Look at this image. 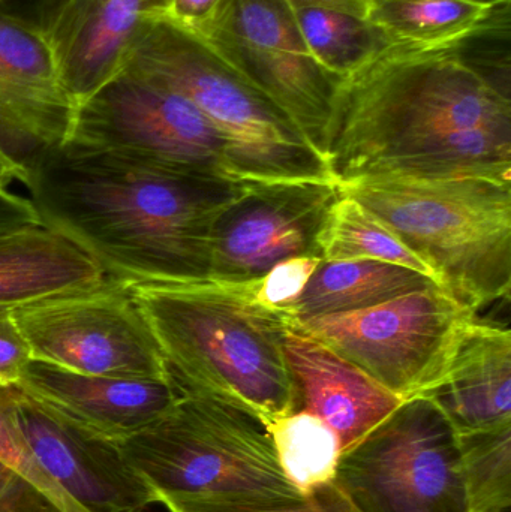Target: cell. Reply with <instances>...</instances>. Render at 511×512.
I'll return each instance as SVG.
<instances>
[{
  "label": "cell",
  "instance_id": "obj_1",
  "mask_svg": "<svg viewBox=\"0 0 511 512\" xmlns=\"http://www.w3.org/2000/svg\"><path fill=\"white\" fill-rule=\"evenodd\" d=\"M465 47L386 45L341 78L327 132L336 185L369 179L511 182V101Z\"/></svg>",
  "mask_w": 511,
  "mask_h": 512
},
{
  "label": "cell",
  "instance_id": "obj_2",
  "mask_svg": "<svg viewBox=\"0 0 511 512\" xmlns=\"http://www.w3.org/2000/svg\"><path fill=\"white\" fill-rule=\"evenodd\" d=\"M23 183L44 227L129 286L210 282L216 222L249 186L66 146Z\"/></svg>",
  "mask_w": 511,
  "mask_h": 512
},
{
  "label": "cell",
  "instance_id": "obj_3",
  "mask_svg": "<svg viewBox=\"0 0 511 512\" xmlns=\"http://www.w3.org/2000/svg\"><path fill=\"white\" fill-rule=\"evenodd\" d=\"M180 396L228 403L270 424L296 411L284 355V315L249 285L215 282L131 286Z\"/></svg>",
  "mask_w": 511,
  "mask_h": 512
},
{
  "label": "cell",
  "instance_id": "obj_4",
  "mask_svg": "<svg viewBox=\"0 0 511 512\" xmlns=\"http://www.w3.org/2000/svg\"><path fill=\"white\" fill-rule=\"evenodd\" d=\"M119 444L168 512L264 507L303 496L282 474L266 424L210 397L180 396L164 417Z\"/></svg>",
  "mask_w": 511,
  "mask_h": 512
},
{
  "label": "cell",
  "instance_id": "obj_5",
  "mask_svg": "<svg viewBox=\"0 0 511 512\" xmlns=\"http://www.w3.org/2000/svg\"><path fill=\"white\" fill-rule=\"evenodd\" d=\"M389 227L435 282L477 310L509 300L511 182L489 177L369 179L338 185Z\"/></svg>",
  "mask_w": 511,
  "mask_h": 512
},
{
  "label": "cell",
  "instance_id": "obj_6",
  "mask_svg": "<svg viewBox=\"0 0 511 512\" xmlns=\"http://www.w3.org/2000/svg\"><path fill=\"white\" fill-rule=\"evenodd\" d=\"M125 68L198 108L227 141L240 182L333 180L290 119L194 33L165 18H150Z\"/></svg>",
  "mask_w": 511,
  "mask_h": 512
},
{
  "label": "cell",
  "instance_id": "obj_7",
  "mask_svg": "<svg viewBox=\"0 0 511 512\" xmlns=\"http://www.w3.org/2000/svg\"><path fill=\"white\" fill-rule=\"evenodd\" d=\"M476 318L438 283L368 309L284 316L287 325L320 340L402 400L423 396L443 379Z\"/></svg>",
  "mask_w": 511,
  "mask_h": 512
},
{
  "label": "cell",
  "instance_id": "obj_8",
  "mask_svg": "<svg viewBox=\"0 0 511 512\" xmlns=\"http://www.w3.org/2000/svg\"><path fill=\"white\" fill-rule=\"evenodd\" d=\"M335 483L360 512H471L458 432L426 396L344 451Z\"/></svg>",
  "mask_w": 511,
  "mask_h": 512
},
{
  "label": "cell",
  "instance_id": "obj_9",
  "mask_svg": "<svg viewBox=\"0 0 511 512\" xmlns=\"http://www.w3.org/2000/svg\"><path fill=\"white\" fill-rule=\"evenodd\" d=\"M63 146L237 180L227 141L210 120L179 93L126 68L75 108Z\"/></svg>",
  "mask_w": 511,
  "mask_h": 512
},
{
  "label": "cell",
  "instance_id": "obj_10",
  "mask_svg": "<svg viewBox=\"0 0 511 512\" xmlns=\"http://www.w3.org/2000/svg\"><path fill=\"white\" fill-rule=\"evenodd\" d=\"M197 36L281 110L324 159L339 81L312 59L282 0H222Z\"/></svg>",
  "mask_w": 511,
  "mask_h": 512
},
{
  "label": "cell",
  "instance_id": "obj_11",
  "mask_svg": "<svg viewBox=\"0 0 511 512\" xmlns=\"http://www.w3.org/2000/svg\"><path fill=\"white\" fill-rule=\"evenodd\" d=\"M12 313L36 360L83 375L168 379L158 340L125 283L105 276Z\"/></svg>",
  "mask_w": 511,
  "mask_h": 512
},
{
  "label": "cell",
  "instance_id": "obj_12",
  "mask_svg": "<svg viewBox=\"0 0 511 512\" xmlns=\"http://www.w3.org/2000/svg\"><path fill=\"white\" fill-rule=\"evenodd\" d=\"M341 197L333 180L249 183L213 230L210 282L246 285L296 256H320V234Z\"/></svg>",
  "mask_w": 511,
  "mask_h": 512
},
{
  "label": "cell",
  "instance_id": "obj_13",
  "mask_svg": "<svg viewBox=\"0 0 511 512\" xmlns=\"http://www.w3.org/2000/svg\"><path fill=\"white\" fill-rule=\"evenodd\" d=\"M15 418L35 462L81 511L143 512L159 504L119 442L71 423L17 388Z\"/></svg>",
  "mask_w": 511,
  "mask_h": 512
},
{
  "label": "cell",
  "instance_id": "obj_14",
  "mask_svg": "<svg viewBox=\"0 0 511 512\" xmlns=\"http://www.w3.org/2000/svg\"><path fill=\"white\" fill-rule=\"evenodd\" d=\"M74 113L45 36L0 14V147L27 170L65 144Z\"/></svg>",
  "mask_w": 511,
  "mask_h": 512
},
{
  "label": "cell",
  "instance_id": "obj_15",
  "mask_svg": "<svg viewBox=\"0 0 511 512\" xmlns=\"http://www.w3.org/2000/svg\"><path fill=\"white\" fill-rule=\"evenodd\" d=\"M15 388L71 423L117 442L152 426L180 397L168 379L83 375L36 358Z\"/></svg>",
  "mask_w": 511,
  "mask_h": 512
},
{
  "label": "cell",
  "instance_id": "obj_16",
  "mask_svg": "<svg viewBox=\"0 0 511 512\" xmlns=\"http://www.w3.org/2000/svg\"><path fill=\"white\" fill-rule=\"evenodd\" d=\"M168 0H68L45 39L75 108L125 69L141 29Z\"/></svg>",
  "mask_w": 511,
  "mask_h": 512
},
{
  "label": "cell",
  "instance_id": "obj_17",
  "mask_svg": "<svg viewBox=\"0 0 511 512\" xmlns=\"http://www.w3.org/2000/svg\"><path fill=\"white\" fill-rule=\"evenodd\" d=\"M284 355L296 411L309 412L332 427L344 451L404 402L347 358L290 325L285 328Z\"/></svg>",
  "mask_w": 511,
  "mask_h": 512
},
{
  "label": "cell",
  "instance_id": "obj_18",
  "mask_svg": "<svg viewBox=\"0 0 511 512\" xmlns=\"http://www.w3.org/2000/svg\"><path fill=\"white\" fill-rule=\"evenodd\" d=\"M423 396L444 412L459 435L511 426L509 328L474 319L446 375Z\"/></svg>",
  "mask_w": 511,
  "mask_h": 512
},
{
  "label": "cell",
  "instance_id": "obj_19",
  "mask_svg": "<svg viewBox=\"0 0 511 512\" xmlns=\"http://www.w3.org/2000/svg\"><path fill=\"white\" fill-rule=\"evenodd\" d=\"M104 279L83 249L44 225L0 233V310L14 312Z\"/></svg>",
  "mask_w": 511,
  "mask_h": 512
},
{
  "label": "cell",
  "instance_id": "obj_20",
  "mask_svg": "<svg viewBox=\"0 0 511 512\" xmlns=\"http://www.w3.org/2000/svg\"><path fill=\"white\" fill-rule=\"evenodd\" d=\"M511 0H365V20L387 45L459 48L510 35Z\"/></svg>",
  "mask_w": 511,
  "mask_h": 512
},
{
  "label": "cell",
  "instance_id": "obj_21",
  "mask_svg": "<svg viewBox=\"0 0 511 512\" xmlns=\"http://www.w3.org/2000/svg\"><path fill=\"white\" fill-rule=\"evenodd\" d=\"M435 283L419 271L390 262L323 259L285 318H320L368 309Z\"/></svg>",
  "mask_w": 511,
  "mask_h": 512
},
{
  "label": "cell",
  "instance_id": "obj_22",
  "mask_svg": "<svg viewBox=\"0 0 511 512\" xmlns=\"http://www.w3.org/2000/svg\"><path fill=\"white\" fill-rule=\"evenodd\" d=\"M321 258L326 261L390 262L432 276L431 268L359 201L342 195L333 204L320 234Z\"/></svg>",
  "mask_w": 511,
  "mask_h": 512
},
{
  "label": "cell",
  "instance_id": "obj_23",
  "mask_svg": "<svg viewBox=\"0 0 511 512\" xmlns=\"http://www.w3.org/2000/svg\"><path fill=\"white\" fill-rule=\"evenodd\" d=\"M266 427L282 474L302 495L335 481L344 450L332 427L306 411L291 412Z\"/></svg>",
  "mask_w": 511,
  "mask_h": 512
},
{
  "label": "cell",
  "instance_id": "obj_24",
  "mask_svg": "<svg viewBox=\"0 0 511 512\" xmlns=\"http://www.w3.org/2000/svg\"><path fill=\"white\" fill-rule=\"evenodd\" d=\"M290 12L312 59L338 81L387 45L368 21L356 15L323 8Z\"/></svg>",
  "mask_w": 511,
  "mask_h": 512
},
{
  "label": "cell",
  "instance_id": "obj_25",
  "mask_svg": "<svg viewBox=\"0 0 511 512\" xmlns=\"http://www.w3.org/2000/svg\"><path fill=\"white\" fill-rule=\"evenodd\" d=\"M471 512H507L511 505V426L459 435Z\"/></svg>",
  "mask_w": 511,
  "mask_h": 512
},
{
  "label": "cell",
  "instance_id": "obj_26",
  "mask_svg": "<svg viewBox=\"0 0 511 512\" xmlns=\"http://www.w3.org/2000/svg\"><path fill=\"white\" fill-rule=\"evenodd\" d=\"M0 459L23 472L36 486L41 487L65 512H83L35 462L15 418V388L0 385Z\"/></svg>",
  "mask_w": 511,
  "mask_h": 512
},
{
  "label": "cell",
  "instance_id": "obj_27",
  "mask_svg": "<svg viewBox=\"0 0 511 512\" xmlns=\"http://www.w3.org/2000/svg\"><path fill=\"white\" fill-rule=\"evenodd\" d=\"M321 261L320 256H296L279 262L263 277L248 283L252 298L264 309L287 316Z\"/></svg>",
  "mask_w": 511,
  "mask_h": 512
},
{
  "label": "cell",
  "instance_id": "obj_28",
  "mask_svg": "<svg viewBox=\"0 0 511 512\" xmlns=\"http://www.w3.org/2000/svg\"><path fill=\"white\" fill-rule=\"evenodd\" d=\"M0 512H65L23 472L0 459Z\"/></svg>",
  "mask_w": 511,
  "mask_h": 512
},
{
  "label": "cell",
  "instance_id": "obj_29",
  "mask_svg": "<svg viewBox=\"0 0 511 512\" xmlns=\"http://www.w3.org/2000/svg\"><path fill=\"white\" fill-rule=\"evenodd\" d=\"M32 358L29 343L21 333L14 313L0 310V385L15 387Z\"/></svg>",
  "mask_w": 511,
  "mask_h": 512
},
{
  "label": "cell",
  "instance_id": "obj_30",
  "mask_svg": "<svg viewBox=\"0 0 511 512\" xmlns=\"http://www.w3.org/2000/svg\"><path fill=\"white\" fill-rule=\"evenodd\" d=\"M194 512H360L350 501L344 490L332 481L317 487L308 495L294 501L281 504L264 505V507L237 508L224 511H194Z\"/></svg>",
  "mask_w": 511,
  "mask_h": 512
},
{
  "label": "cell",
  "instance_id": "obj_31",
  "mask_svg": "<svg viewBox=\"0 0 511 512\" xmlns=\"http://www.w3.org/2000/svg\"><path fill=\"white\" fill-rule=\"evenodd\" d=\"M68 0H0V14L47 35Z\"/></svg>",
  "mask_w": 511,
  "mask_h": 512
},
{
  "label": "cell",
  "instance_id": "obj_32",
  "mask_svg": "<svg viewBox=\"0 0 511 512\" xmlns=\"http://www.w3.org/2000/svg\"><path fill=\"white\" fill-rule=\"evenodd\" d=\"M222 0H168L162 18L200 35L215 17Z\"/></svg>",
  "mask_w": 511,
  "mask_h": 512
},
{
  "label": "cell",
  "instance_id": "obj_33",
  "mask_svg": "<svg viewBox=\"0 0 511 512\" xmlns=\"http://www.w3.org/2000/svg\"><path fill=\"white\" fill-rule=\"evenodd\" d=\"M42 225L32 201L17 195L0 194V233Z\"/></svg>",
  "mask_w": 511,
  "mask_h": 512
},
{
  "label": "cell",
  "instance_id": "obj_34",
  "mask_svg": "<svg viewBox=\"0 0 511 512\" xmlns=\"http://www.w3.org/2000/svg\"><path fill=\"white\" fill-rule=\"evenodd\" d=\"M287 8H323L356 15L365 20V0H282Z\"/></svg>",
  "mask_w": 511,
  "mask_h": 512
},
{
  "label": "cell",
  "instance_id": "obj_35",
  "mask_svg": "<svg viewBox=\"0 0 511 512\" xmlns=\"http://www.w3.org/2000/svg\"><path fill=\"white\" fill-rule=\"evenodd\" d=\"M26 179V170L15 162L5 150L0 147V194H6V189L15 180L24 182Z\"/></svg>",
  "mask_w": 511,
  "mask_h": 512
}]
</instances>
